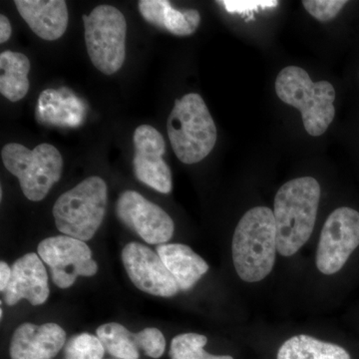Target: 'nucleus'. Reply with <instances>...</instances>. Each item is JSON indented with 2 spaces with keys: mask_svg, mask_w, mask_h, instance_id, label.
<instances>
[{
  "mask_svg": "<svg viewBox=\"0 0 359 359\" xmlns=\"http://www.w3.org/2000/svg\"><path fill=\"white\" fill-rule=\"evenodd\" d=\"M276 92L283 102L301 112L304 129L311 136H320L334 121V86L327 81L314 83L302 68H283L276 77Z\"/></svg>",
  "mask_w": 359,
  "mask_h": 359,
  "instance_id": "4",
  "label": "nucleus"
},
{
  "mask_svg": "<svg viewBox=\"0 0 359 359\" xmlns=\"http://www.w3.org/2000/svg\"><path fill=\"white\" fill-rule=\"evenodd\" d=\"M208 339L205 335L188 332L172 339L169 355L171 359H233L230 355H214L208 353L204 347Z\"/></svg>",
  "mask_w": 359,
  "mask_h": 359,
  "instance_id": "21",
  "label": "nucleus"
},
{
  "mask_svg": "<svg viewBox=\"0 0 359 359\" xmlns=\"http://www.w3.org/2000/svg\"><path fill=\"white\" fill-rule=\"evenodd\" d=\"M275 215L266 207H255L240 219L233 233L231 252L238 276L244 282L264 280L276 263Z\"/></svg>",
  "mask_w": 359,
  "mask_h": 359,
  "instance_id": "2",
  "label": "nucleus"
},
{
  "mask_svg": "<svg viewBox=\"0 0 359 359\" xmlns=\"http://www.w3.org/2000/svg\"><path fill=\"white\" fill-rule=\"evenodd\" d=\"M1 159L4 167L20 181L25 197L32 202L43 200L62 175V156L50 144H40L33 150L21 144H7L2 148Z\"/></svg>",
  "mask_w": 359,
  "mask_h": 359,
  "instance_id": "6",
  "label": "nucleus"
},
{
  "mask_svg": "<svg viewBox=\"0 0 359 359\" xmlns=\"http://www.w3.org/2000/svg\"><path fill=\"white\" fill-rule=\"evenodd\" d=\"M122 262L130 280L142 292L161 297H172L180 292L159 255L147 245L129 243L122 250Z\"/></svg>",
  "mask_w": 359,
  "mask_h": 359,
  "instance_id": "11",
  "label": "nucleus"
},
{
  "mask_svg": "<svg viewBox=\"0 0 359 359\" xmlns=\"http://www.w3.org/2000/svg\"><path fill=\"white\" fill-rule=\"evenodd\" d=\"M346 4V0H304L302 1L306 11L321 22L334 20Z\"/></svg>",
  "mask_w": 359,
  "mask_h": 359,
  "instance_id": "24",
  "label": "nucleus"
},
{
  "mask_svg": "<svg viewBox=\"0 0 359 359\" xmlns=\"http://www.w3.org/2000/svg\"><path fill=\"white\" fill-rule=\"evenodd\" d=\"M226 11L231 13H249L259 8L278 6V1H222Z\"/></svg>",
  "mask_w": 359,
  "mask_h": 359,
  "instance_id": "25",
  "label": "nucleus"
},
{
  "mask_svg": "<svg viewBox=\"0 0 359 359\" xmlns=\"http://www.w3.org/2000/svg\"><path fill=\"white\" fill-rule=\"evenodd\" d=\"M135 176L157 192L169 194L173 188L171 169L163 156L166 143L162 134L151 125H140L134 132Z\"/></svg>",
  "mask_w": 359,
  "mask_h": 359,
  "instance_id": "12",
  "label": "nucleus"
},
{
  "mask_svg": "<svg viewBox=\"0 0 359 359\" xmlns=\"http://www.w3.org/2000/svg\"><path fill=\"white\" fill-rule=\"evenodd\" d=\"M11 280V268L2 261L0 263V292H6V287H8Z\"/></svg>",
  "mask_w": 359,
  "mask_h": 359,
  "instance_id": "26",
  "label": "nucleus"
},
{
  "mask_svg": "<svg viewBox=\"0 0 359 359\" xmlns=\"http://www.w3.org/2000/svg\"><path fill=\"white\" fill-rule=\"evenodd\" d=\"M276 359H351L344 347L306 334L290 337L278 349Z\"/></svg>",
  "mask_w": 359,
  "mask_h": 359,
  "instance_id": "19",
  "label": "nucleus"
},
{
  "mask_svg": "<svg viewBox=\"0 0 359 359\" xmlns=\"http://www.w3.org/2000/svg\"><path fill=\"white\" fill-rule=\"evenodd\" d=\"M83 23L90 60L103 74H115L121 69L126 57L124 15L116 7L103 4L83 15Z\"/></svg>",
  "mask_w": 359,
  "mask_h": 359,
  "instance_id": "7",
  "label": "nucleus"
},
{
  "mask_svg": "<svg viewBox=\"0 0 359 359\" xmlns=\"http://www.w3.org/2000/svg\"><path fill=\"white\" fill-rule=\"evenodd\" d=\"M108 189L100 177H89L60 196L53 207L58 231L77 240H91L102 224Z\"/></svg>",
  "mask_w": 359,
  "mask_h": 359,
  "instance_id": "5",
  "label": "nucleus"
},
{
  "mask_svg": "<svg viewBox=\"0 0 359 359\" xmlns=\"http://www.w3.org/2000/svg\"><path fill=\"white\" fill-rule=\"evenodd\" d=\"M320 200V183L311 177L290 180L280 187L273 215L276 247L282 256H294L306 244L313 231Z\"/></svg>",
  "mask_w": 359,
  "mask_h": 359,
  "instance_id": "1",
  "label": "nucleus"
},
{
  "mask_svg": "<svg viewBox=\"0 0 359 359\" xmlns=\"http://www.w3.org/2000/svg\"><path fill=\"white\" fill-rule=\"evenodd\" d=\"M116 215L147 244H166L173 237L175 224L171 217L136 191L127 190L120 195Z\"/></svg>",
  "mask_w": 359,
  "mask_h": 359,
  "instance_id": "10",
  "label": "nucleus"
},
{
  "mask_svg": "<svg viewBox=\"0 0 359 359\" xmlns=\"http://www.w3.org/2000/svg\"><path fill=\"white\" fill-rule=\"evenodd\" d=\"M139 11L144 20L177 36H188L199 27L201 15L197 11H177L167 0H141Z\"/></svg>",
  "mask_w": 359,
  "mask_h": 359,
  "instance_id": "17",
  "label": "nucleus"
},
{
  "mask_svg": "<svg viewBox=\"0 0 359 359\" xmlns=\"http://www.w3.org/2000/svg\"><path fill=\"white\" fill-rule=\"evenodd\" d=\"M137 346L151 358L158 359L166 349V339L161 330L155 327H147L135 334Z\"/></svg>",
  "mask_w": 359,
  "mask_h": 359,
  "instance_id": "23",
  "label": "nucleus"
},
{
  "mask_svg": "<svg viewBox=\"0 0 359 359\" xmlns=\"http://www.w3.org/2000/svg\"><path fill=\"white\" fill-rule=\"evenodd\" d=\"M66 342L65 330L57 323H25L13 332L9 354L11 359H53Z\"/></svg>",
  "mask_w": 359,
  "mask_h": 359,
  "instance_id": "14",
  "label": "nucleus"
},
{
  "mask_svg": "<svg viewBox=\"0 0 359 359\" xmlns=\"http://www.w3.org/2000/svg\"><path fill=\"white\" fill-rule=\"evenodd\" d=\"M156 252L178 283L180 290H192L209 271V264L188 245L163 244L157 245Z\"/></svg>",
  "mask_w": 359,
  "mask_h": 359,
  "instance_id": "16",
  "label": "nucleus"
},
{
  "mask_svg": "<svg viewBox=\"0 0 359 359\" xmlns=\"http://www.w3.org/2000/svg\"><path fill=\"white\" fill-rule=\"evenodd\" d=\"M11 32H13V28H11L8 18L1 14L0 15V43H4L9 39V37L11 36Z\"/></svg>",
  "mask_w": 359,
  "mask_h": 359,
  "instance_id": "27",
  "label": "nucleus"
},
{
  "mask_svg": "<svg viewBox=\"0 0 359 359\" xmlns=\"http://www.w3.org/2000/svg\"><path fill=\"white\" fill-rule=\"evenodd\" d=\"M167 131L177 158L192 165L204 160L216 145V124L204 99L189 93L176 100L167 122Z\"/></svg>",
  "mask_w": 359,
  "mask_h": 359,
  "instance_id": "3",
  "label": "nucleus"
},
{
  "mask_svg": "<svg viewBox=\"0 0 359 359\" xmlns=\"http://www.w3.org/2000/svg\"><path fill=\"white\" fill-rule=\"evenodd\" d=\"M97 337L110 355L118 359H139L135 334L117 323H105L96 330Z\"/></svg>",
  "mask_w": 359,
  "mask_h": 359,
  "instance_id": "20",
  "label": "nucleus"
},
{
  "mask_svg": "<svg viewBox=\"0 0 359 359\" xmlns=\"http://www.w3.org/2000/svg\"><path fill=\"white\" fill-rule=\"evenodd\" d=\"M37 252L50 269L52 282L60 289L72 287L78 276H93L98 271L92 250L77 238L65 235L44 238Z\"/></svg>",
  "mask_w": 359,
  "mask_h": 359,
  "instance_id": "9",
  "label": "nucleus"
},
{
  "mask_svg": "<svg viewBox=\"0 0 359 359\" xmlns=\"http://www.w3.org/2000/svg\"><path fill=\"white\" fill-rule=\"evenodd\" d=\"M4 294V302L15 306L26 299L32 306H41L50 294L48 275L43 262L35 252H28L14 262L11 280Z\"/></svg>",
  "mask_w": 359,
  "mask_h": 359,
  "instance_id": "13",
  "label": "nucleus"
},
{
  "mask_svg": "<svg viewBox=\"0 0 359 359\" xmlns=\"http://www.w3.org/2000/svg\"><path fill=\"white\" fill-rule=\"evenodd\" d=\"M0 93L11 102L25 98L29 90L28 73L30 61L20 52L4 51L0 54Z\"/></svg>",
  "mask_w": 359,
  "mask_h": 359,
  "instance_id": "18",
  "label": "nucleus"
},
{
  "mask_svg": "<svg viewBox=\"0 0 359 359\" xmlns=\"http://www.w3.org/2000/svg\"><path fill=\"white\" fill-rule=\"evenodd\" d=\"M358 245L359 212L348 207L334 210L321 230L316 268L323 275H334L344 268Z\"/></svg>",
  "mask_w": 359,
  "mask_h": 359,
  "instance_id": "8",
  "label": "nucleus"
},
{
  "mask_svg": "<svg viewBox=\"0 0 359 359\" xmlns=\"http://www.w3.org/2000/svg\"><path fill=\"white\" fill-rule=\"evenodd\" d=\"M4 318V309H0V318Z\"/></svg>",
  "mask_w": 359,
  "mask_h": 359,
  "instance_id": "28",
  "label": "nucleus"
},
{
  "mask_svg": "<svg viewBox=\"0 0 359 359\" xmlns=\"http://www.w3.org/2000/svg\"><path fill=\"white\" fill-rule=\"evenodd\" d=\"M104 353L98 337L86 332L71 337L65 346V359H102Z\"/></svg>",
  "mask_w": 359,
  "mask_h": 359,
  "instance_id": "22",
  "label": "nucleus"
},
{
  "mask_svg": "<svg viewBox=\"0 0 359 359\" xmlns=\"http://www.w3.org/2000/svg\"><path fill=\"white\" fill-rule=\"evenodd\" d=\"M14 4L40 39L54 41L67 29L68 9L65 0H15Z\"/></svg>",
  "mask_w": 359,
  "mask_h": 359,
  "instance_id": "15",
  "label": "nucleus"
}]
</instances>
